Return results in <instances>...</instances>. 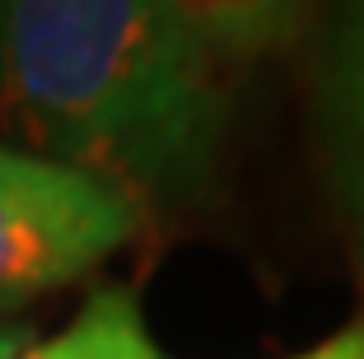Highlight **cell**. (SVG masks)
<instances>
[{
    "label": "cell",
    "instance_id": "1",
    "mask_svg": "<svg viewBox=\"0 0 364 359\" xmlns=\"http://www.w3.org/2000/svg\"><path fill=\"white\" fill-rule=\"evenodd\" d=\"M0 122L140 210H182L215 187L229 89L164 0H0Z\"/></svg>",
    "mask_w": 364,
    "mask_h": 359
},
{
    "label": "cell",
    "instance_id": "2",
    "mask_svg": "<svg viewBox=\"0 0 364 359\" xmlns=\"http://www.w3.org/2000/svg\"><path fill=\"white\" fill-rule=\"evenodd\" d=\"M145 210L85 168L0 145V313L75 285L131 243Z\"/></svg>",
    "mask_w": 364,
    "mask_h": 359
},
{
    "label": "cell",
    "instance_id": "3",
    "mask_svg": "<svg viewBox=\"0 0 364 359\" xmlns=\"http://www.w3.org/2000/svg\"><path fill=\"white\" fill-rule=\"evenodd\" d=\"M318 145L364 289V0H336L318 56Z\"/></svg>",
    "mask_w": 364,
    "mask_h": 359
},
{
    "label": "cell",
    "instance_id": "4",
    "mask_svg": "<svg viewBox=\"0 0 364 359\" xmlns=\"http://www.w3.org/2000/svg\"><path fill=\"white\" fill-rule=\"evenodd\" d=\"M215 61H252L294 43L304 0H164Z\"/></svg>",
    "mask_w": 364,
    "mask_h": 359
},
{
    "label": "cell",
    "instance_id": "5",
    "mask_svg": "<svg viewBox=\"0 0 364 359\" xmlns=\"http://www.w3.org/2000/svg\"><path fill=\"white\" fill-rule=\"evenodd\" d=\"M19 359H164L127 285H98L61 331L33 341Z\"/></svg>",
    "mask_w": 364,
    "mask_h": 359
},
{
    "label": "cell",
    "instance_id": "6",
    "mask_svg": "<svg viewBox=\"0 0 364 359\" xmlns=\"http://www.w3.org/2000/svg\"><path fill=\"white\" fill-rule=\"evenodd\" d=\"M289 359H364V313L350 317L341 331H332L327 341H318V345L299 350V355Z\"/></svg>",
    "mask_w": 364,
    "mask_h": 359
},
{
    "label": "cell",
    "instance_id": "7",
    "mask_svg": "<svg viewBox=\"0 0 364 359\" xmlns=\"http://www.w3.org/2000/svg\"><path fill=\"white\" fill-rule=\"evenodd\" d=\"M33 341H38V336H33L28 322H10V317H0V359H19Z\"/></svg>",
    "mask_w": 364,
    "mask_h": 359
}]
</instances>
